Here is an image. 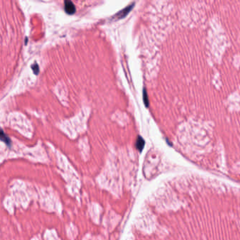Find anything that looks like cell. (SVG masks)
<instances>
[{
	"instance_id": "obj_1",
	"label": "cell",
	"mask_w": 240,
	"mask_h": 240,
	"mask_svg": "<svg viewBox=\"0 0 240 240\" xmlns=\"http://www.w3.org/2000/svg\"><path fill=\"white\" fill-rule=\"evenodd\" d=\"M135 3H132L131 4H129L128 6H126V8H123V9L120 11L119 12L116 13L114 16H113V18H116V19H121V18H125L127 15L128 14L132 9H133V7H134Z\"/></svg>"
},
{
	"instance_id": "obj_3",
	"label": "cell",
	"mask_w": 240,
	"mask_h": 240,
	"mask_svg": "<svg viewBox=\"0 0 240 240\" xmlns=\"http://www.w3.org/2000/svg\"><path fill=\"white\" fill-rule=\"evenodd\" d=\"M144 140L141 136H138L136 140V142H135V147L137 148V149L139 150L140 151H142L144 149Z\"/></svg>"
},
{
	"instance_id": "obj_5",
	"label": "cell",
	"mask_w": 240,
	"mask_h": 240,
	"mask_svg": "<svg viewBox=\"0 0 240 240\" xmlns=\"http://www.w3.org/2000/svg\"><path fill=\"white\" fill-rule=\"evenodd\" d=\"M143 100H144V103L145 106H146L147 107H148L149 105V101L147 92L146 89L145 88H144L143 89Z\"/></svg>"
},
{
	"instance_id": "obj_6",
	"label": "cell",
	"mask_w": 240,
	"mask_h": 240,
	"mask_svg": "<svg viewBox=\"0 0 240 240\" xmlns=\"http://www.w3.org/2000/svg\"><path fill=\"white\" fill-rule=\"evenodd\" d=\"M32 69H33L34 73H35V75H38L39 71H40V68H39L38 63H35L33 65H32Z\"/></svg>"
},
{
	"instance_id": "obj_2",
	"label": "cell",
	"mask_w": 240,
	"mask_h": 240,
	"mask_svg": "<svg viewBox=\"0 0 240 240\" xmlns=\"http://www.w3.org/2000/svg\"><path fill=\"white\" fill-rule=\"evenodd\" d=\"M64 9H65L66 13L69 15L74 14L76 11L75 4L71 1H68V0L64 1Z\"/></svg>"
},
{
	"instance_id": "obj_4",
	"label": "cell",
	"mask_w": 240,
	"mask_h": 240,
	"mask_svg": "<svg viewBox=\"0 0 240 240\" xmlns=\"http://www.w3.org/2000/svg\"><path fill=\"white\" fill-rule=\"evenodd\" d=\"M0 137H1V140L2 142H4V143H6V144L8 145V147L11 146V141L10 140V138L6 135V134H4V131L1 130V134H0Z\"/></svg>"
}]
</instances>
